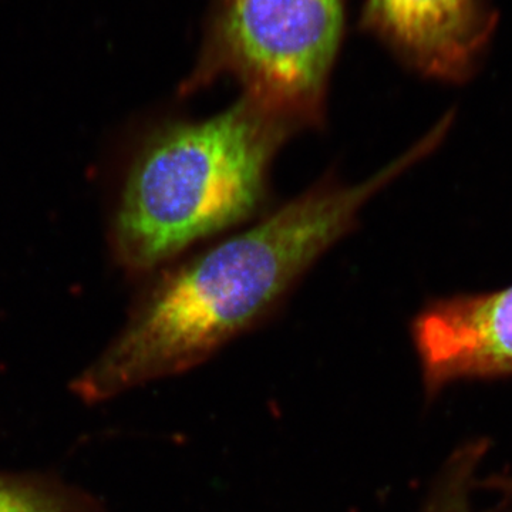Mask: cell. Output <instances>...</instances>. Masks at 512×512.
Wrapping results in <instances>:
<instances>
[{"mask_svg": "<svg viewBox=\"0 0 512 512\" xmlns=\"http://www.w3.org/2000/svg\"><path fill=\"white\" fill-rule=\"evenodd\" d=\"M424 393L463 380L512 377V285L427 303L412 322Z\"/></svg>", "mask_w": 512, "mask_h": 512, "instance_id": "4", "label": "cell"}, {"mask_svg": "<svg viewBox=\"0 0 512 512\" xmlns=\"http://www.w3.org/2000/svg\"><path fill=\"white\" fill-rule=\"evenodd\" d=\"M439 141L430 131L360 183L325 178L251 227L168 268L94 370V386L114 393L180 375L254 329L352 231L367 202Z\"/></svg>", "mask_w": 512, "mask_h": 512, "instance_id": "1", "label": "cell"}, {"mask_svg": "<svg viewBox=\"0 0 512 512\" xmlns=\"http://www.w3.org/2000/svg\"><path fill=\"white\" fill-rule=\"evenodd\" d=\"M0 512H62L36 495L0 483Z\"/></svg>", "mask_w": 512, "mask_h": 512, "instance_id": "7", "label": "cell"}, {"mask_svg": "<svg viewBox=\"0 0 512 512\" xmlns=\"http://www.w3.org/2000/svg\"><path fill=\"white\" fill-rule=\"evenodd\" d=\"M343 20L345 0H212L204 45L181 93L228 76L302 130L322 126Z\"/></svg>", "mask_w": 512, "mask_h": 512, "instance_id": "3", "label": "cell"}, {"mask_svg": "<svg viewBox=\"0 0 512 512\" xmlns=\"http://www.w3.org/2000/svg\"><path fill=\"white\" fill-rule=\"evenodd\" d=\"M490 444L481 437L468 440L447 458L421 512H471L476 473Z\"/></svg>", "mask_w": 512, "mask_h": 512, "instance_id": "6", "label": "cell"}, {"mask_svg": "<svg viewBox=\"0 0 512 512\" xmlns=\"http://www.w3.org/2000/svg\"><path fill=\"white\" fill-rule=\"evenodd\" d=\"M363 23L412 69L446 83L473 74L494 26L481 0H366Z\"/></svg>", "mask_w": 512, "mask_h": 512, "instance_id": "5", "label": "cell"}, {"mask_svg": "<svg viewBox=\"0 0 512 512\" xmlns=\"http://www.w3.org/2000/svg\"><path fill=\"white\" fill-rule=\"evenodd\" d=\"M301 130L248 94L208 119L157 128L121 187L111 224L117 264L148 274L244 224L266 200L276 154Z\"/></svg>", "mask_w": 512, "mask_h": 512, "instance_id": "2", "label": "cell"}, {"mask_svg": "<svg viewBox=\"0 0 512 512\" xmlns=\"http://www.w3.org/2000/svg\"><path fill=\"white\" fill-rule=\"evenodd\" d=\"M478 485L498 495V512H512V474H494Z\"/></svg>", "mask_w": 512, "mask_h": 512, "instance_id": "8", "label": "cell"}]
</instances>
